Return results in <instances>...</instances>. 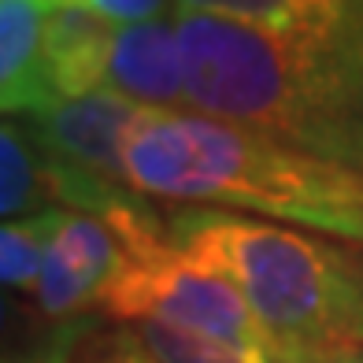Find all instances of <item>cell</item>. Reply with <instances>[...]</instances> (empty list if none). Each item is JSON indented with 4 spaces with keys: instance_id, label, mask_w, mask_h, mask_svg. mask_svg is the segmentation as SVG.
I'll use <instances>...</instances> for the list:
<instances>
[{
    "instance_id": "5b68a950",
    "label": "cell",
    "mask_w": 363,
    "mask_h": 363,
    "mask_svg": "<svg viewBox=\"0 0 363 363\" xmlns=\"http://www.w3.org/2000/svg\"><path fill=\"white\" fill-rule=\"evenodd\" d=\"M126 245L115 230L86 211L56 208L52 238L34 301L48 319H74L101 308L111 286L126 271Z\"/></svg>"
},
{
    "instance_id": "3957f363",
    "label": "cell",
    "mask_w": 363,
    "mask_h": 363,
    "mask_svg": "<svg viewBox=\"0 0 363 363\" xmlns=\"http://www.w3.org/2000/svg\"><path fill=\"white\" fill-rule=\"evenodd\" d=\"M171 245L223 274L256 311L278 363L363 345V245L219 208L167 216Z\"/></svg>"
},
{
    "instance_id": "5bb4252c",
    "label": "cell",
    "mask_w": 363,
    "mask_h": 363,
    "mask_svg": "<svg viewBox=\"0 0 363 363\" xmlns=\"http://www.w3.org/2000/svg\"><path fill=\"white\" fill-rule=\"evenodd\" d=\"M78 4H86L89 11H96L104 23H111L115 30H119V26L160 19L171 0H78Z\"/></svg>"
},
{
    "instance_id": "9c48e42d",
    "label": "cell",
    "mask_w": 363,
    "mask_h": 363,
    "mask_svg": "<svg viewBox=\"0 0 363 363\" xmlns=\"http://www.w3.org/2000/svg\"><path fill=\"white\" fill-rule=\"evenodd\" d=\"M48 0H0V108L26 119L56 104L45 74Z\"/></svg>"
},
{
    "instance_id": "ba28073f",
    "label": "cell",
    "mask_w": 363,
    "mask_h": 363,
    "mask_svg": "<svg viewBox=\"0 0 363 363\" xmlns=\"http://www.w3.org/2000/svg\"><path fill=\"white\" fill-rule=\"evenodd\" d=\"M115 26L86 4H56L45 23V74L56 104L108 86Z\"/></svg>"
},
{
    "instance_id": "30bf717a",
    "label": "cell",
    "mask_w": 363,
    "mask_h": 363,
    "mask_svg": "<svg viewBox=\"0 0 363 363\" xmlns=\"http://www.w3.org/2000/svg\"><path fill=\"white\" fill-rule=\"evenodd\" d=\"M48 208H56V201L48 189L38 145L15 119H4L0 126V211H4V223L41 216Z\"/></svg>"
},
{
    "instance_id": "4fadbf2b",
    "label": "cell",
    "mask_w": 363,
    "mask_h": 363,
    "mask_svg": "<svg viewBox=\"0 0 363 363\" xmlns=\"http://www.w3.org/2000/svg\"><path fill=\"white\" fill-rule=\"evenodd\" d=\"M71 363H160L138 330H115V334L96 337L89 349H82Z\"/></svg>"
},
{
    "instance_id": "7c38bea8",
    "label": "cell",
    "mask_w": 363,
    "mask_h": 363,
    "mask_svg": "<svg viewBox=\"0 0 363 363\" xmlns=\"http://www.w3.org/2000/svg\"><path fill=\"white\" fill-rule=\"evenodd\" d=\"M134 330L160 363H274V356L267 352L245 349V345L211 334H196V330H178L167 323H138Z\"/></svg>"
},
{
    "instance_id": "277c9868",
    "label": "cell",
    "mask_w": 363,
    "mask_h": 363,
    "mask_svg": "<svg viewBox=\"0 0 363 363\" xmlns=\"http://www.w3.org/2000/svg\"><path fill=\"white\" fill-rule=\"evenodd\" d=\"M126 271L104 296L101 311L115 323H167L178 330H196L245 349L274 356L267 330L259 326L256 311L223 274L182 256L171 238L148 249L126 252ZM278 363V356H274Z\"/></svg>"
},
{
    "instance_id": "8992f818",
    "label": "cell",
    "mask_w": 363,
    "mask_h": 363,
    "mask_svg": "<svg viewBox=\"0 0 363 363\" xmlns=\"http://www.w3.org/2000/svg\"><path fill=\"white\" fill-rule=\"evenodd\" d=\"M108 89L148 111L189 108V67L174 19H152L115 30Z\"/></svg>"
},
{
    "instance_id": "52a82bcc",
    "label": "cell",
    "mask_w": 363,
    "mask_h": 363,
    "mask_svg": "<svg viewBox=\"0 0 363 363\" xmlns=\"http://www.w3.org/2000/svg\"><path fill=\"white\" fill-rule=\"evenodd\" d=\"M178 11L216 15L304 45H363V0H174Z\"/></svg>"
},
{
    "instance_id": "6da1fadb",
    "label": "cell",
    "mask_w": 363,
    "mask_h": 363,
    "mask_svg": "<svg viewBox=\"0 0 363 363\" xmlns=\"http://www.w3.org/2000/svg\"><path fill=\"white\" fill-rule=\"evenodd\" d=\"M126 182L148 201L219 208L363 245V178L263 130L174 108L145 111Z\"/></svg>"
},
{
    "instance_id": "7a4b0ae2",
    "label": "cell",
    "mask_w": 363,
    "mask_h": 363,
    "mask_svg": "<svg viewBox=\"0 0 363 363\" xmlns=\"http://www.w3.org/2000/svg\"><path fill=\"white\" fill-rule=\"evenodd\" d=\"M189 108L274 134L363 178V45H304L216 15H174Z\"/></svg>"
},
{
    "instance_id": "8fae6325",
    "label": "cell",
    "mask_w": 363,
    "mask_h": 363,
    "mask_svg": "<svg viewBox=\"0 0 363 363\" xmlns=\"http://www.w3.org/2000/svg\"><path fill=\"white\" fill-rule=\"evenodd\" d=\"M52 211L30 219H8L0 230V278L4 289L11 293H38L45 256H48V238H52Z\"/></svg>"
},
{
    "instance_id": "2e32d148",
    "label": "cell",
    "mask_w": 363,
    "mask_h": 363,
    "mask_svg": "<svg viewBox=\"0 0 363 363\" xmlns=\"http://www.w3.org/2000/svg\"><path fill=\"white\" fill-rule=\"evenodd\" d=\"M41 363H45V359H41Z\"/></svg>"
},
{
    "instance_id": "9a60e30c",
    "label": "cell",
    "mask_w": 363,
    "mask_h": 363,
    "mask_svg": "<svg viewBox=\"0 0 363 363\" xmlns=\"http://www.w3.org/2000/svg\"><path fill=\"white\" fill-rule=\"evenodd\" d=\"M286 363H363V345H341V349H323V352L293 356Z\"/></svg>"
}]
</instances>
